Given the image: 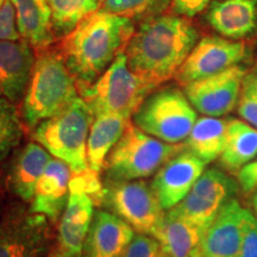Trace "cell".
<instances>
[{
  "label": "cell",
  "instance_id": "6da1fadb",
  "mask_svg": "<svg viewBox=\"0 0 257 257\" xmlns=\"http://www.w3.org/2000/svg\"><path fill=\"white\" fill-rule=\"evenodd\" d=\"M197 42V30L181 16L155 15L135 30L124 54L130 69L157 88L176 75Z\"/></svg>",
  "mask_w": 257,
  "mask_h": 257
},
{
  "label": "cell",
  "instance_id": "7a4b0ae2",
  "mask_svg": "<svg viewBox=\"0 0 257 257\" xmlns=\"http://www.w3.org/2000/svg\"><path fill=\"white\" fill-rule=\"evenodd\" d=\"M134 32L133 19L98 10L64 36L60 51L79 92L94 82L124 53Z\"/></svg>",
  "mask_w": 257,
  "mask_h": 257
},
{
  "label": "cell",
  "instance_id": "3957f363",
  "mask_svg": "<svg viewBox=\"0 0 257 257\" xmlns=\"http://www.w3.org/2000/svg\"><path fill=\"white\" fill-rule=\"evenodd\" d=\"M79 96L78 83L61 51L49 49V47L37 50L21 107L22 119L29 130L32 131L43 120L60 113Z\"/></svg>",
  "mask_w": 257,
  "mask_h": 257
},
{
  "label": "cell",
  "instance_id": "277c9868",
  "mask_svg": "<svg viewBox=\"0 0 257 257\" xmlns=\"http://www.w3.org/2000/svg\"><path fill=\"white\" fill-rule=\"evenodd\" d=\"M94 114L81 96L31 131L32 140L62 160L73 173L87 170V140Z\"/></svg>",
  "mask_w": 257,
  "mask_h": 257
},
{
  "label": "cell",
  "instance_id": "5b68a950",
  "mask_svg": "<svg viewBox=\"0 0 257 257\" xmlns=\"http://www.w3.org/2000/svg\"><path fill=\"white\" fill-rule=\"evenodd\" d=\"M184 149L185 143H166L144 133L130 121L106 159V182L150 178L167 161Z\"/></svg>",
  "mask_w": 257,
  "mask_h": 257
},
{
  "label": "cell",
  "instance_id": "8992f818",
  "mask_svg": "<svg viewBox=\"0 0 257 257\" xmlns=\"http://www.w3.org/2000/svg\"><path fill=\"white\" fill-rule=\"evenodd\" d=\"M156 87L144 81L128 67L124 53L91 85L80 89L93 114H119L131 118Z\"/></svg>",
  "mask_w": 257,
  "mask_h": 257
},
{
  "label": "cell",
  "instance_id": "52a82bcc",
  "mask_svg": "<svg viewBox=\"0 0 257 257\" xmlns=\"http://www.w3.org/2000/svg\"><path fill=\"white\" fill-rule=\"evenodd\" d=\"M198 119L185 92L166 87L152 92L133 114V123L166 143H184Z\"/></svg>",
  "mask_w": 257,
  "mask_h": 257
},
{
  "label": "cell",
  "instance_id": "ba28073f",
  "mask_svg": "<svg viewBox=\"0 0 257 257\" xmlns=\"http://www.w3.org/2000/svg\"><path fill=\"white\" fill-rule=\"evenodd\" d=\"M101 204L137 233L156 237L166 219L167 211L144 179L106 182Z\"/></svg>",
  "mask_w": 257,
  "mask_h": 257
},
{
  "label": "cell",
  "instance_id": "9c48e42d",
  "mask_svg": "<svg viewBox=\"0 0 257 257\" xmlns=\"http://www.w3.org/2000/svg\"><path fill=\"white\" fill-rule=\"evenodd\" d=\"M53 223L23 204L0 213V257H48L55 233Z\"/></svg>",
  "mask_w": 257,
  "mask_h": 257
},
{
  "label": "cell",
  "instance_id": "30bf717a",
  "mask_svg": "<svg viewBox=\"0 0 257 257\" xmlns=\"http://www.w3.org/2000/svg\"><path fill=\"white\" fill-rule=\"evenodd\" d=\"M239 184L216 167L204 170L186 197L167 212L206 230L224 206L236 197Z\"/></svg>",
  "mask_w": 257,
  "mask_h": 257
},
{
  "label": "cell",
  "instance_id": "8fae6325",
  "mask_svg": "<svg viewBox=\"0 0 257 257\" xmlns=\"http://www.w3.org/2000/svg\"><path fill=\"white\" fill-rule=\"evenodd\" d=\"M245 74V68L237 64L216 75L187 83L184 92L199 113L224 117L237 107Z\"/></svg>",
  "mask_w": 257,
  "mask_h": 257
},
{
  "label": "cell",
  "instance_id": "7c38bea8",
  "mask_svg": "<svg viewBox=\"0 0 257 257\" xmlns=\"http://www.w3.org/2000/svg\"><path fill=\"white\" fill-rule=\"evenodd\" d=\"M246 46L243 42L207 36L197 42L179 72L176 79L181 85L216 75L245 59Z\"/></svg>",
  "mask_w": 257,
  "mask_h": 257
},
{
  "label": "cell",
  "instance_id": "4fadbf2b",
  "mask_svg": "<svg viewBox=\"0 0 257 257\" xmlns=\"http://www.w3.org/2000/svg\"><path fill=\"white\" fill-rule=\"evenodd\" d=\"M206 163L188 149L176 154L157 170L150 182L161 206L170 210L188 194Z\"/></svg>",
  "mask_w": 257,
  "mask_h": 257
},
{
  "label": "cell",
  "instance_id": "5bb4252c",
  "mask_svg": "<svg viewBox=\"0 0 257 257\" xmlns=\"http://www.w3.org/2000/svg\"><path fill=\"white\" fill-rule=\"evenodd\" d=\"M48 257H81L91 226L95 202L86 193L70 191Z\"/></svg>",
  "mask_w": 257,
  "mask_h": 257
},
{
  "label": "cell",
  "instance_id": "9a60e30c",
  "mask_svg": "<svg viewBox=\"0 0 257 257\" xmlns=\"http://www.w3.org/2000/svg\"><path fill=\"white\" fill-rule=\"evenodd\" d=\"M246 211L236 197L225 202L205 230L202 240L204 257H238Z\"/></svg>",
  "mask_w": 257,
  "mask_h": 257
},
{
  "label": "cell",
  "instance_id": "2e32d148",
  "mask_svg": "<svg viewBox=\"0 0 257 257\" xmlns=\"http://www.w3.org/2000/svg\"><path fill=\"white\" fill-rule=\"evenodd\" d=\"M24 40L0 41V96L18 104L23 100L34 70L36 53Z\"/></svg>",
  "mask_w": 257,
  "mask_h": 257
},
{
  "label": "cell",
  "instance_id": "e0dca14e",
  "mask_svg": "<svg viewBox=\"0 0 257 257\" xmlns=\"http://www.w3.org/2000/svg\"><path fill=\"white\" fill-rule=\"evenodd\" d=\"M136 231L114 213L96 210L83 243L81 257H120Z\"/></svg>",
  "mask_w": 257,
  "mask_h": 257
},
{
  "label": "cell",
  "instance_id": "ac0fdd59",
  "mask_svg": "<svg viewBox=\"0 0 257 257\" xmlns=\"http://www.w3.org/2000/svg\"><path fill=\"white\" fill-rule=\"evenodd\" d=\"M72 175V169L66 162L56 157L51 159L38 179L34 198L29 205L30 210L56 224L68 204Z\"/></svg>",
  "mask_w": 257,
  "mask_h": 257
},
{
  "label": "cell",
  "instance_id": "d6986e66",
  "mask_svg": "<svg viewBox=\"0 0 257 257\" xmlns=\"http://www.w3.org/2000/svg\"><path fill=\"white\" fill-rule=\"evenodd\" d=\"M53 159L41 144L35 141L25 144L15 154L9 170L10 191L24 204H30L34 198L38 179Z\"/></svg>",
  "mask_w": 257,
  "mask_h": 257
},
{
  "label": "cell",
  "instance_id": "ffe728a7",
  "mask_svg": "<svg viewBox=\"0 0 257 257\" xmlns=\"http://www.w3.org/2000/svg\"><path fill=\"white\" fill-rule=\"evenodd\" d=\"M22 40L35 50L48 48L53 43L55 30L53 14L47 0H11Z\"/></svg>",
  "mask_w": 257,
  "mask_h": 257
},
{
  "label": "cell",
  "instance_id": "44dd1931",
  "mask_svg": "<svg viewBox=\"0 0 257 257\" xmlns=\"http://www.w3.org/2000/svg\"><path fill=\"white\" fill-rule=\"evenodd\" d=\"M208 23L224 37L243 38L251 35L257 24V0H221L214 3Z\"/></svg>",
  "mask_w": 257,
  "mask_h": 257
},
{
  "label": "cell",
  "instance_id": "7402d4cb",
  "mask_svg": "<svg viewBox=\"0 0 257 257\" xmlns=\"http://www.w3.org/2000/svg\"><path fill=\"white\" fill-rule=\"evenodd\" d=\"M205 229L167 212L166 219L155 238L165 257H204Z\"/></svg>",
  "mask_w": 257,
  "mask_h": 257
},
{
  "label": "cell",
  "instance_id": "603a6c76",
  "mask_svg": "<svg viewBox=\"0 0 257 257\" xmlns=\"http://www.w3.org/2000/svg\"><path fill=\"white\" fill-rule=\"evenodd\" d=\"M130 121V118L119 114L94 115L87 140L89 169L96 173H100L101 169H104L108 154L123 136Z\"/></svg>",
  "mask_w": 257,
  "mask_h": 257
},
{
  "label": "cell",
  "instance_id": "cb8c5ba5",
  "mask_svg": "<svg viewBox=\"0 0 257 257\" xmlns=\"http://www.w3.org/2000/svg\"><path fill=\"white\" fill-rule=\"evenodd\" d=\"M229 119L220 117L198 118L186 138V149L197 155L206 165L219 159L226 143Z\"/></svg>",
  "mask_w": 257,
  "mask_h": 257
},
{
  "label": "cell",
  "instance_id": "d4e9b609",
  "mask_svg": "<svg viewBox=\"0 0 257 257\" xmlns=\"http://www.w3.org/2000/svg\"><path fill=\"white\" fill-rule=\"evenodd\" d=\"M257 157V128L243 119H229L220 165L229 173H238Z\"/></svg>",
  "mask_w": 257,
  "mask_h": 257
},
{
  "label": "cell",
  "instance_id": "484cf974",
  "mask_svg": "<svg viewBox=\"0 0 257 257\" xmlns=\"http://www.w3.org/2000/svg\"><path fill=\"white\" fill-rule=\"evenodd\" d=\"M56 35H68L83 18L98 11L102 0H47Z\"/></svg>",
  "mask_w": 257,
  "mask_h": 257
},
{
  "label": "cell",
  "instance_id": "4316f807",
  "mask_svg": "<svg viewBox=\"0 0 257 257\" xmlns=\"http://www.w3.org/2000/svg\"><path fill=\"white\" fill-rule=\"evenodd\" d=\"M24 136V121L17 104L0 96V162L18 148Z\"/></svg>",
  "mask_w": 257,
  "mask_h": 257
},
{
  "label": "cell",
  "instance_id": "83f0119b",
  "mask_svg": "<svg viewBox=\"0 0 257 257\" xmlns=\"http://www.w3.org/2000/svg\"><path fill=\"white\" fill-rule=\"evenodd\" d=\"M169 0H102L101 10L123 17L149 18L155 16Z\"/></svg>",
  "mask_w": 257,
  "mask_h": 257
},
{
  "label": "cell",
  "instance_id": "f1b7e54d",
  "mask_svg": "<svg viewBox=\"0 0 257 257\" xmlns=\"http://www.w3.org/2000/svg\"><path fill=\"white\" fill-rule=\"evenodd\" d=\"M237 111L244 121L257 128V73H246L242 82Z\"/></svg>",
  "mask_w": 257,
  "mask_h": 257
},
{
  "label": "cell",
  "instance_id": "f546056e",
  "mask_svg": "<svg viewBox=\"0 0 257 257\" xmlns=\"http://www.w3.org/2000/svg\"><path fill=\"white\" fill-rule=\"evenodd\" d=\"M120 257H165V255L155 237L136 232Z\"/></svg>",
  "mask_w": 257,
  "mask_h": 257
},
{
  "label": "cell",
  "instance_id": "4dcf8cb0",
  "mask_svg": "<svg viewBox=\"0 0 257 257\" xmlns=\"http://www.w3.org/2000/svg\"><path fill=\"white\" fill-rule=\"evenodd\" d=\"M21 40L16 21V11L11 0L0 9V41H17Z\"/></svg>",
  "mask_w": 257,
  "mask_h": 257
},
{
  "label": "cell",
  "instance_id": "1f68e13d",
  "mask_svg": "<svg viewBox=\"0 0 257 257\" xmlns=\"http://www.w3.org/2000/svg\"><path fill=\"white\" fill-rule=\"evenodd\" d=\"M238 257H257V219L249 210L244 220L243 239Z\"/></svg>",
  "mask_w": 257,
  "mask_h": 257
},
{
  "label": "cell",
  "instance_id": "d6a6232c",
  "mask_svg": "<svg viewBox=\"0 0 257 257\" xmlns=\"http://www.w3.org/2000/svg\"><path fill=\"white\" fill-rule=\"evenodd\" d=\"M213 0H172L173 10L182 17H194L204 11Z\"/></svg>",
  "mask_w": 257,
  "mask_h": 257
},
{
  "label": "cell",
  "instance_id": "836d02e7",
  "mask_svg": "<svg viewBox=\"0 0 257 257\" xmlns=\"http://www.w3.org/2000/svg\"><path fill=\"white\" fill-rule=\"evenodd\" d=\"M237 180L244 193H253L257 189V160L244 166L237 173Z\"/></svg>",
  "mask_w": 257,
  "mask_h": 257
},
{
  "label": "cell",
  "instance_id": "e575fe53",
  "mask_svg": "<svg viewBox=\"0 0 257 257\" xmlns=\"http://www.w3.org/2000/svg\"><path fill=\"white\" fill-rule=\"evenodd\" d=\"M251 206H252V210H253V216H255L256 219H257V189L255 192H253V194L251 197Z\"/></svg>",
  "mask_w": 257,
  "mask_h": 257
},
{
  "label": "cell",
  "instance_id": "d590c367",
  "mask_svg": "<svg viewBox=\"0 0 257 257\" xmlns=\"http://www.w3.org/2000/svg\"><path fill=\"white\" fill-rule=\"evenodd\" d=\"M5 3H6V0H0V9H2L3 6H4Z\"/></svg>",
  "mask_w": 257,
  "mask_h": 257
},
{
  "label": "cell",
  "instance_id": "8d00e7d4",
  "mask_svg": "<svg viewBox=\"0 0 257 257\" xmlns=\"http://www.w3.org/2000/svg\"><path fill=\"white\" fill-rule=\"evenodd\" d=\"M0 176H2V172H0Z\"/></svg>",
  "mask_w": 257,
  "mask_h": 257
},
{
  "label": "cell",
  "instance_id": "74e56055",
  "mask_svg": "<svg viewBox=\"0 0 257 257\" xmlns=\"http://www.w3.org/2000/svg\"><path fill=\"white\" fill-rule=\"evenodd\" d=\"M0 213H2V212H0Z\"/></svg>",
  "mask_w": 257,
  "mask_h": 257
}]
</instances>
